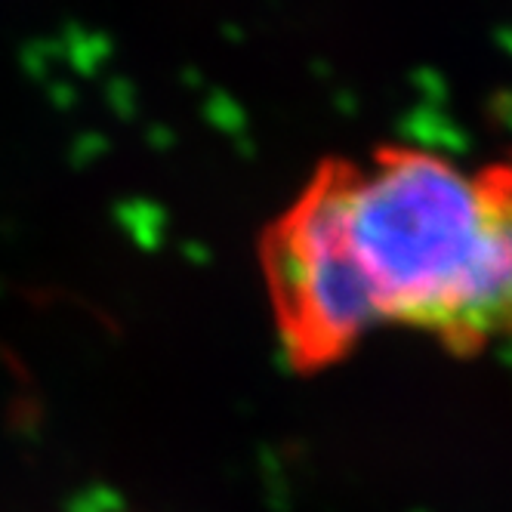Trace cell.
<instances>
[{
    "mask_svg": "<svg viewBox=\"0 0 512 512\" xmlns=\"http://www.w3.org/2000/svg\"><path fill=\"white\" fill-rule=\"evenodd\" d=\"M260 272L300 371L383 327L482 349L512 337V176L398 142L327 158L269 223Z\"/></svg>",
    "mask_w": 512,
    "mask_h": 512,
    "instance_id": "cell-1",
    "label": "cell"
},
{
    "mask_svg": "<svg viewBox=\"0 0 512 512\" xmlns=\"http://www.w3.org/2000/svg\"><path fill=\"white\" fill-rule=\"evenodd\" d=\"M503 164H506V170H509V176H512V155H509V158H506Z\"/></svg>",
    "mask_w": 512,
    "mask_h": 512,
    "instance_id": "cell-2",
    "label": "cell"
}]
</instances>
